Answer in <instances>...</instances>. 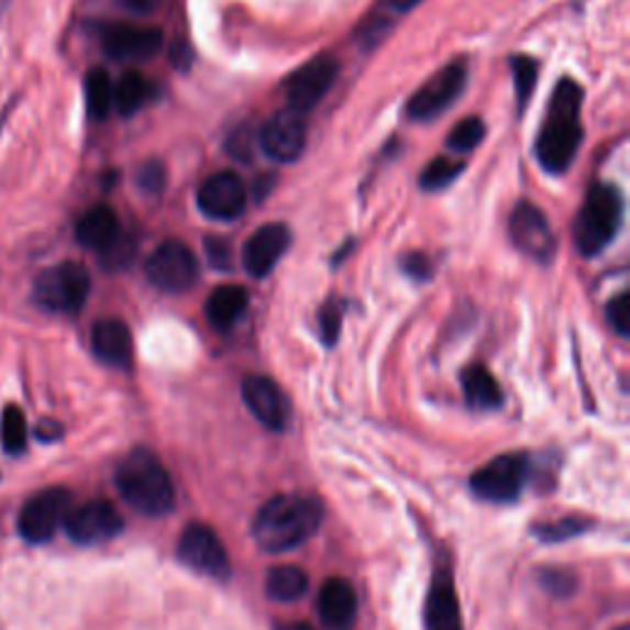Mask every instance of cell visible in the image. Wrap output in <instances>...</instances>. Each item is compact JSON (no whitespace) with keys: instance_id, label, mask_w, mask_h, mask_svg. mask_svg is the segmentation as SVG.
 Instances as JSON below:
<instances>
[{"instance_id":"obj_1","label":"cell","mask_w":630,"mask_h":630,"mask_svg":"<svg viewBox=\"0 0 630 630\" xmlns=\"http://www.w3.org/2000/svg\"><path fill=\"white\" fill-rule=\"evenodd\" d=\"M323 522V505L311 495L284 493L274 495L256 512L252 534L254 542L268 554H284L311 540Z\"/></svg>"},{"instance_id":"obj_2","label":"cell","mask_w":630,"mask_h":630,"mask_svg":"<svg viewBox=\"0 0 630 630\" xmlns=\"http://www.w3.org/2000/svg\"><path fill=\"white\" fill-rule=\"evenodd\" d=\"M582 87L572 79H562L550 99V111L537 136V158L550 173H564L576 161L584 131L578 121L582 111Z\"/></svg>"},{"instance_id":"obj_3","label":"cell","mask_w":630,"mask_h":630,"mask_svg":"<svg viewBox=\"0 0 630 630\" xmlns=\"http://www.w3.org/2000/svg\"><path fill=\"white\" fill-rule=\"evenodd\" d=\"M117 488L133 510L163 518L175 505V485L168 468L148 449L131 451L117 468Z\"/></svg>"},{"instance_id":"obj_4","label":"cell","mask_w":630,"mask_h":630,"mask_svg":"<svg viewBox=\"0 0 630 630\" xmlns=\"http://www.w3.org/2000/svg\"><path fill=\"white\" fill-rule=\"evenodd\" d=\"M623 220V198L614 185H596L588 190L584 208L576 217L574 242L584 256L604 252Z\"/></svg>"},{"instance_id":"obj_5","label":"cell","mask_w":630,"mask_h":630,"mask_svg":"<svg viewBox=\"0 0 630 630\" xmlns=\"http://www.w3.org/2000/svg\"><path fill=\"white\" fill-rule=\"evenodd\" d=\"M91 276L85 264L62 262L35 278L33 301L49 313H77L87 303Z\"/></svg>"},{"instance_id":"obj_6","label":"cell","mask_w":630,"mask_h":630,"mask_svg":"<svg viewBox=\"0 0 630 630\" xmlns=\"http://www.w3.org/2000/svg\"><path fill=\"white\" fill-rule=\"evenodd\" d=\"M527 478H530V461L522 453H502L473 475L471 490L483 500L512 502L520 498Z\"/></svg>"},{"instance_id":"obj_7","label":"cell","mask_w":630,"mask_h":630,"mask_svg":"<svg viewBox=\"0 0 630 630\" xmlns=\"http://www.w3.org/2000/svg\"><path fill=\"white\" fill-rule=\"evenodd\" d=\"M71 510V495L65 488H47L33 495L20 510L18 530L23 540L33 544L49 542L57 530L65 524Z\"/></svg>"},{"instance_id":"obj_8","label":"cell","mask_w":630,"mask_h":630,"mask_svg":"<svg viewBox=\"0 0 630 630\" xmlns=\"http://www.w3.org/2000/svg\"><path fill=\"white\" fill-rule=\"evenodd\" d=\"M178 556L185 566L192 572L212 576V578H226L232 572L230 554L210 524L192 522L185 527V532L178 542Z\"/></svg>"},{"instance_id":"obj_9","label":"cell","mask_w":630,"mask_h":630,"mask_svg":"<svg viewBox=\"0 0 630 630\" xmlns=\"http://www.w3.org/2000/svg\"><path fill=\"white\" fill-rule=\"evenodd\" d=\"M198 259H195L190 246L178 240L163 242L146 264L148 281L165 294H185L198 281Z\"/></svg>"},{"instance_id":"obj_10","label":"cell","mask_w":630,"mask_h":630,"mask_svg":"<svg viewBox=\"0 0 630 630\" xmlns=\"http://www.w3.org/2000/svg\"><path fill=\"white\" fill-rule=\"evenodd\" d=\"M338 71H340L338 59L328 55L316 57L308 62V65H303L286 85L288 109H294L298 113L316 109L320 101L325 99L330 87L335 85Z\"/></svg>"},{"instance_id":"obj_11","label":"cell","mask_w":630,"mask_h":630,"mask_svg":"<svg viewBox=\"0 0 630 630\" xmlns=\"http://www.w3.org/2000/svg\"><path fill=\"white\" fill-rule=\"evenodd\" d=\"M306 117L294 109L278 111L259 131V146L276 163H294L306 148Z\"/></svg>"},{"instance_id":"obj_12","label":"cell","mask_w":630,"mask_h":630,"mask_svg":"<svg viewBox=\"0 0 630 630\" xmlns=\"http://www.w3.org/2000/svg\"><path fill=\"white\" fill-rule=\"evenodd\" d=\"M65 530L77 544H99L113 540L123 530V520L109 500H89L69 510Z\"/></svg>"},{"instance_id":"obj_13","label":"cell","mask_w":630,"mask_h":630,"mask_svg":"<svg viewBox=\"0 0 630 630\" xmlns=\"http://www.w3.org/2000/svg\"><path fill=\"white\" fill-rule=\"evenodd\" d=\"M466 87V67L449 65L429 79L409 101V117L417 121H433L461 97Z\"/></svg>"},{"instance_id":"obj_14","label":"cell","mask_w":630,"mask_h":630,"mask_svg":"<svg viewBox=\"0 0 630 630\" xmlns=\"http://www.w3.org/2000/svg\"><path fill=\"white\" fill-rule=\"evenodd\" d=\"M198 208L202 210V214H208L210 220L220 222H230L242 217L246 208V188L240 175L224 170L205 180L198 192Z\"/></svg>"},{"instance_id":"obj_15","label":"cell","mask_w":630,"mask_h":630,"mask_svg":"<svg viewBox=\"0 0 630 630\" xmlns=\"http://www.w3.org/2000/svg\"><path fill=\"white\" fill-rule=\"evenodd\" d=\"M101 45L111 59L143 62L156 57L163 49V30L119 23L104 30Z\"/></svg>"},{"instance_id":"obj_16","label":"cell","mask_w":630,"mask_h":630,"mask_svg":"<svg viewBox=\"0 0 630 630\" xmlns=\"http://www.w3.org/2000/svg\"><path fill=\"white\" fill-rule=\"evenodd\" d=\"M510 236L527 256L537 262H550L554 254V232L540 208L522 202L510 217Z\"/></svg>"},{"instance_id":"obj_17","label":"cell","mask_w":630,"mask_h":630,"mask_svg":"<svg viewBox=\"0 0 630 630\" xmlns=\"http://www.w3.org/2000/svg\"><path fill=\"white\" fill-rule=\"evenodd\" d=\"M244 405L252 415L259 419L266 429L284 431L288 419H291V405L284 395V389L274 379L264 375H252L242 382Z\"/></svg>"},{"instance_id":"obj_18","label":"cell","mask_w":630,"mask_h":630,"mask_svg":"<svg viewBox=\"0 0 630 630\" xmlns=\"http://www.w3.org/2000/svg\"><path fill=\"white\" fill-rule=\"evenodd\" d=\"M291 244V230L281 222H268L259 226L244 244L242 264L256 278H264L274 272L278 259Z\"/></svg>"},{"instance_id":"obj_19","label":"cell","mask_w":630,"mask_h":630,"mask_svg":"<svg viewBox=\"0 0 630 630\" xmlns=\"http://www.w3.org/2000/svg\"><path fill=\"white\" fill-rule=\"evenodd\" d=\"M423 623L427 630H463L456 586L449 572L436 574L431 582L427 606H423Z\"/></svg>"},{"instance_id":"obj_20","label":"cell","mask_w":630,"mask_h":630,"mask_svg":"<svg viewBox=\"0 0 630 630\" xmlns=\"http://www.w3.org/2000/svg\"><path fill=\"white\" fill-rule=\"evenodd\" d=\"M318 614L320 621L333 630H343L353 623L357 616V596L353 584L340 576L328 578L318 594Z\"/></svg>"},{"instance_id":"obj_21","label":"cell","mask_w":630,"mask_h":630,"mask_svg":"<svg viewBox=\"0 0 630 630\" xmlns=\"http://www.w3.org/2000/svg\"><path fill=\"white\" fill-rule=\"evenodd\" d=\"M91 350L111 367H129L133 357V338L129 325L119 318L97 320L91 328Z\"/></svg>"},{"instance_id":"obj_22","label":"cell","mask_w":630,"mask_h":630,"mask_svg":"<svg viewBox=\"0 0 630 630\" xmlns=\"http://www.w3.org/2000/svg\"><path fill=\"white\" fill-rule=\"evenodd\" d=\"M77 240L87 250L104 252L119 240V217L107 205H97L77 222Z\"/></svg>"},{"instance_id":"obj_23","label":"cell","mask_w":630,"mask_h":630,"mask_svg":"<svg viewBox=\"0 0 630 630\" xmlns=\"http://www.w3.org/2000/svg\"><path fill=\"white\" fill-rule=\"evenodd\" d=\"M246 306H250V294L242 286L224 284L210 294L205 313L214 330H230L246 313Z\"/></svg>"},{"instance_id":"obj_24","label":"cell","mask_w":630,"mask_h":630,"mask_svg":"<svg viewBox=\"0 0 630 630\" xmlns=\"http://www.w3.org/2000/svg\"><path fill=\"white\" fill-rule=\"evenodd\" d=\"M461 382H463V395H466L471 409L490 411L502 405V389L498 385V379H495L483 365H471L463 372Z\"/></svg>"},{"instance_id":"obj_25","label":"cell","mask_w":630,"mask_h":630,"mask_svg":"<svg viewBox=\"0 0 630 630\" xmlns=\"http://www.w3.org/2000/svg\"><path fill=\"white\" fill-rule=\"evenodd\" d=\"M306 592H308V574L301 566L294 564L274 566L266 576V594L268 598H274V601L291 604L298 601V598H303Z\"/></svg>"},{"instance_id":"obj_26","label":"cell","mask_w":630,"mask_h":630,"mask_svg":"<svg viewBox=\"0 0 630 630\" xmlns=\"http://www.w3.org/2000/svg\"><path fill=\"white\" fill-rule=\"evenodd\" d=\"M153 87L151 81L139 75V71H126L117 85H113V109H117L121 117H133L143 104L151 99Z\"/></svg>"},{"instance_id":"obj_27","label":"cell","mask_w":630,"mask_h":630,"mask_svg":"<svg viewBox=\"0 0 630 630\" xmlns=\"http://www.w3.org/2000/svg\"><path fill=\"white\" fill-rule=\"evenodd\" d=\"M85 95H87V111L91 119H107L113 109V81L107 75V69L95 67L89 69L85 79Z\"/></svg>"},{"instance_id":"obj_28","label":"cell","mask_w":630,"mask_h":630,"mask_svg":"<svg viewBox=\"0 0 630 630\" xmlns=\"http://www.w3.org/2000/svg\"><path fill=\"white\" fill-rule=\"evenodd\" d=\"M0 443L13 456H20L27 449V421L15 405L5 407L3 419H0Z\"/></svg>"},{"instance_id":"obj_29","label":"cell","mask_w":630,"mask_h":630,"mask_svg":"<svg viewBox=\"0 0 630 630\" xmlns=\"http://www.w3.org/2000/svg\"><path fill=\"white\" fill-rule=\"evenodd\" d=\"M485 139V123L480 119H463L461 123H456V129L449 133V141L446 146L453 153H471L473 148H478Z\"/></svg>"},{"instance_id":"obj_30","label":"cell","mask_w":630,"mask_h":630,"mask_svg":"<svg viewBox=\"0 0 630 630\" xmlns=\"http://www.w3.org/2000/svg\"><path fill=\"white\" fill-rule=\"evenodd\" d=\"M463 173V163H453L449 158L431 161L421 173V188L423 190H443L458 178Z\"/></svg>"},{"instance_id":"obj_31","label":"cell","mask_w":630,"mask_h":630,"mask_svg":"<svg viewBox=\"0 0 630 630\" xmlns=\"http://www.w3.org/2000/svg\"><path fill=\"white\" fill-rule=\"evenodd\" d=\"M510 65H512V77H515V89H518V104L520 109H524L537 85V62L532 57L518 55V57H512Z\"/></svg>"},{"instance_id":"obj_32","label":"cell","mask_w":630,"mask_h":630,"mask_svg":"<svg viewBox=\"0 0 630 630\" xmlns=\"http://www.w3.org/2000/svg\"><path fill=\"white\" fill-rule=\"evenodd\" d=\"M343 313L345 306L338 298H330V301L320 308L318 325H320V338L325 340V345H335L340 335V325H343Z\"/></svg>"},{"instance_id":"obj_33","label":"cell","mask_w":630,"mask_h":630,"mask_svg":"<svg viewBox=\"0 0 630 630\" xmlns=\"http://www.w3.org/2000/svg\"><path fill=\"white\" fill-rule=\"evenodd\" d=\"M588 527V520L582 518H566L562 522H550V524H537L534 532L537 537H542L544 542H562L570 540V537L582 534Z\"/></svg>"},{"instance_id":"obj_34","label":"cell","mask_w":630,"mask_h":630,"mask_svg":"<svg viewBox=\"0 0 630 630\" xmlns=\"http://www.w3.org/2000/svg\"><path fill=\"white\" fill-rule=\"evenodd\" d=\"M256 141H259V136H256L250 126L236 129L230 136V141H226V153H230V156L236 161L250 163L256 151Z\"/></svg>"},{"instance_id":"obj_35","label":"cell","mask_w":630,"mask_h":630,"mask_svg":"<svg viewBox=\"0 0 630 630\" xmlns=\"http://www.w3.org/2000/svg\"><path fill=\"white\" fill-rule=\"evenodd\" d=\"M608 323L621 338H628L630 333V296L618 294L608 301Z\"/></svg>"},{"instance_id":"obj_36","label":"cell","mask_w":630,"mask_h":630,"mask_svg":"<svg viewBox=\"0 0 630 630\" xmlns=\"http://www.w3.org/2000/svg\"><path fill=\"white\" fill-rule=\"evenodd\" d=\"M139 185H141V190L143 192H151V195H156L163 190V185H165V168L161 163L156 161H151L143 165V168L139 170Z\"/></svg>"},{"instance_id":"obj_37","label":"cell","mask_w":630,"mask_h":630,"mask_svg":"<svg viewBox=\"0 0 630 630\" xmlns=\"http://www.w3.org/2000/svg\"><path fill=\"white\" fill-rule=\"evenodd\" d=\"M542 582L552 594H572V588H574V576L570 572H562V570L544 572Z\"/></svg>"},{"instance_id":"obj_38","label":"cell","mask_w":630,"mask_h":630,"mask_svg":"<svg viewBox=\"0 0 630 630\" xmlns=\"http://www.w3.org/2000/svg\"><path fill=\"white\" fill-rule=\"evenodd\" d=\"M401 268H405V272L411 278H417V281H423V278L431 276V262L423 254L405 256V262H401Z\"/></svg>"},{"instance_id":"obj_39","label":"cell","mask_w":630,"mask_h":630,"mask_svg":"<svg viewBox=\"0 0 630 630\" xmlns=\"http://www.w3.org/2000/svg\"><path fill=\"white\" fill-rule=\"evenodd\" d=\"M208 256L214 268H226L230 266V246L222 240H208Z\"/></svg>"},{"instance_id":"obj_40","label":"cell","mask_w":630,"mask_h":630,"mask_svg":"<svg viewBox=\"0 0 630 630\" xmlns=\"http://www.w3.org/2000/svg\"><path fill=\"white\" fill-rule=\"evenodd\" d=\"M173 62L175 65H178L180 69H188V65L192 62V53H190V47L185 45V43H175V47H173Z\"/></svg>"},{"instance_id":"obj_41","label":"cell","mask_w":630,"mask_h":630,"mask_svg":"<svg viewBox=\"0 0 630 630\" xmlns=\"http://www.w3.org/2000/svg\"><path fill=\"white\" fill-rule=\"evenodd\" d=\"M421 0H387V8L395 10V13H409V10H415Z\"/></svg>"}]
</instances>
